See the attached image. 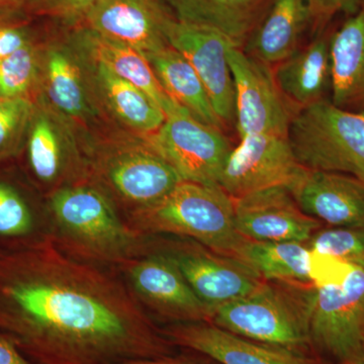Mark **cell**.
I'll use <instances>...</instances> for the list:
<instances>
[{
	"mask_svg": "<svg viewBox=\"0 0 364 364\" xmlns=\"http://www.w3.org/2000/svg\"><path fill=\"white\" fill-rule=\"evenodd\" d=\"M308 246L311 250L364 267V224L318 229Z\"/></svg>",
	"mask_w": 364,
	"mask_h": 364,
	"instance_id": "4dcf8cb0",
	"label": "cell"
},
{
	"mask_svg": "<svg viewBox=\"0 0 364 364\" xmlns=\"http://www.w3.org/2000/svg\"><path fill=\"white\" fill-rule=\"evenodd\" d=\"M124 221L145 236L191 239L236 258L248 240L237 230L233 198L219 186L182 181L160 202L132 213Z\"/></svg>",
	"mask_w": 364,
	"mask_h": 364,
	"instance_id": "3957f363",
	"label": "cell"
},
{
	"mask_svg": "<svg viewBox=\"0 0 364 364\" xmlns=\"http://www.w3.org/2000/svg\"><path fill=\"white\" fill-rule=\"evenodd\" d=\"M145 56L163 90L174 102L198 121L224 130L203 81L183 55L168 46Z\"/></svg>",
	"mask_w": 364,
	"mask_h": 364,
	"instance_id": "484cf974",
	"label": "cell"
},
{
	"mask_svg": "<svg viewBox=\"0 0 364 364\" xmlns=\"http://www.w3.org/2000/svg\"><path fill=\"white\" fill-rule=\"evenodd\" d=\"M88 59L95 90L105 111L140 135L150 136L161 128L166 114L152 98L102 64L92 61L90 57Z\"/></svg>",
	"mask_w": 364,
	"mask_h": 364,
	"instance_id": "d4e9b609",
	"label": "cell"
},
{
	"mask_svg": "<svg viewBox=\"0 0 364 364\" xmlns=\"http://www.w3.org/2000/svg\"><path fill=\"white\" fill-rule=\"evenodd\" d=\"M26 11L0 13V60L36 40Z\"/></svg>",
	"mask_w": 364,
	"mask_h": 364,
	"instance_id": "1f68e13d",
	"label": "cell"
},
{
	"mask_svg": "<svg viewBox=\"0 0 364 364\" xmlns=\"http://www.w3.org/2000/svg\"><path fill=\"white\" fill-rule=\"evenodd\" d=\"M234 203L237 230L248 240L308 243L322 226L301 210L284 186L254 191Z\"/></svg>",
	"mask_w": 364,
	"mask_h": 364,
	"instance_id": "e0dca14e",
	"label": "cell"
},
{
	"mask_svg": "<svg viewBox=\"0 0 364 364\" xmlns=\"http://www.w3.org/2000/svg\"><path fill=\"white\" fill-rule=\"evenodd\" d=\"M306 215L331 227L364 224V182L337 172L306 168L289 186Z\"/></svg>",
	"mask_w": 364,
	"mask_h": 364,
	"instance_id": "d6986e66",
	"label": "cell"
},
{
	"mask_svg": "<svg viewBox=\"0 0 364 364\" xmlns=\"http://www.w3.org/2000/svg\"><path fill=\"white\" fill-rule=\"evenodd\" d=\"M98 0H28L30 14L50 16L71 23H83Z\"/></svg>",
	"mask_w": 364,
	"mask_h": 364,
	"instance_id": "d6a6232c",
	"label": "cell"
},
{
	"mask_svg": "<svg viewBox=\"0 0 364 364\" xmlns=\"http://www.w3.org/2000/svg\"><path fill=\"white\" fill-rule=\"evenodd\" d=\"M311 21L308 0H272L243 51L268 66H277L298 51Z\"/></svg>",
	"mask_w": 364,
	"mask_h": 364,
	"instance_id": "7402d4cb",
	"label": "cell"
},
{
	"mask_svg": "<svg viewBox=\"0 0 364 364\" xmlns=\"http://www.w3.org/2000/svg\"><path fill=\"white\" fill-rule=\"evenodd\" d=\"M146 141L176 170L183 181L219 186L233 150L222 130L198 121L183 107L166 114L161 128Z\"/></svg>",
	"mask_w": 364,
	"mask_h": 364,
	"instance_id": "9c48e42d",
	"label": "cell"
},
{
	"mask_svg": "<svg viewBox=\"0 0 364 364\" xmlns=\"http://www.w3.org/2000/svg\"><path fill=\"white\" fill-rule=\"evenodd\" d=\"M172 18L163 0H98L83 26L147 55L168 47Z\"/></svg>",
	"mask_w": 364,
	"mask_h": 364,
	"instance_id": "ac0fdd59",
	"label": "cell"
},
{
	"mask_svg": "<svg viewBox=\"0 0 364 364\" xmlns=\"http://www.w3.org/2000/svg\"><path fill=\"white\" fill-rule=\"evenodd\" d=\"M310 335L315 353L332 364L364 355V267L354 265L340 284L315 287Z\"/></svg>",
	"mask_w": 364,
	"mask_h": 364,
	"instance_id": "ba28073f",
	"label": "cell"
},
{
	"mask_svg": "<svg viewBox=\"0 0 364 364\" xmlns=\"http://www.w3.org/2000/svg\"><path fill=\"white\" fill-rule=\"evenodd\" d=\"M314 23H324L340 13H356L364 0H308Z\"/></svg>",
	"mask_w": 364,
	"mask_h": 364,
	"instance_id": "e575fe53",
	"label": "cell"
},
{
	"mask_svg": "<svg viewBox=\"0 0 364 364\" xmlns=\"http://www.w3.org/2000/svg\"><path fill=\"white\" fill-rule=\"evenodd\" d=\"M28 0H0V13L26 11Z\"/></svg>",
	"mask_w": 364,
	"mask_h": 364,
	"instance_id": "74e56055",
	"label": "cell"
},
{
	"mask_svg": "<svg viewBox=\"0 0 364 364\" xmlns=\"http://www.w3.org/2000/svg\"><path fill=\"white\" fill-rule=\"evenodd\" d=\"M43 44L37 40L0 60V95L2 98L35 100L40 87Z\"/></svg>",
	"mask_w": 364,
	"mask_h": 364,
	"instance_id": "f1b7e54d",
	"label": "cell"
},
{
	"mask_svg": "<svg viewBox=\"0 0 364 364\" xmlns=\"http://www.w3.org/2000/svg\"><path fill=\"white\" fill-rule=\"evenodd\" d=\"M0 332L37 364H117L176 353L119 273L52 238L0 252Z\"/></svg>",
	"mask_w": 364,
	"mask_h": 364,
	"instance_id": "6da1fadb",
	"label": "cell"
},
{
	"mask_svg": "<svg viewBox=\"0 0 364 364\" xmlns=\"http://www.w3.org/2000/svg\"><path fill=\"white\" fill-rule=\"evenodd\" d=\"M287 138L306 168L347 174L364 182V114L321 100L294 114Z\"/></svg>",
	"mask_w": 364,
	"mask_h": 364,
	"instance_id": "8992f818",
	"label": "cell"
},
{
	"mask_svg": "<svg viewBox=\"0 0 364 364\" xmlns=\"http://www.w3.org/2000/svg\"><path fill=\"white\" fill-rule=\"evenodd\" d=\"M161 331L174 346L198 352L219 364H332L321 356L244 338L210 322L169 324Z\"/></svg>",
	"mask_w": 364,
	"mask_h": 364,
	"instance_id": "2e32d148",
	"label": "cell"
},
{
	"mask_svg": "<svg viewBox=\"0 0 364 364\" xmlns=\"http://www.w3.org/2000/svg\"><path fill=\"white\" fill-rule=\"evenodd\" d=\"M87 164L90 178L124 217L160 202L183 181L145 139L105 143L88 155Z\"/></svg>",
	"mask_w": 364,
	"mask_h": 364,
	"instance_id": "5b68a950",
	"label": "cell"
},
{
	"mask_svg": "<svg viewBox=\"0 0 364 364\" xmlns=\"http://www.w3.org/2000/svg\"><path fill=\"white\" fill-rule=\"evenodd\" d=\"M35 107L30 98L0 100V163L16 157L26 145Z\"/></svg>",
	"mask_w": 364,
	"mask_h": 364,
	"instance_id": "f546056e",
	"label": "cell"
},
{
	"mask_svg": "<svg viewBox=\"0 0 364 364\" xmlns=\"http://www.w3.org/2000/svg\"><path fill=\"white\" fill-rule=\"evenodd\" d=\"M0 364H37L18 348L13 340L0 332Z\"/></svg>",
	"mask_w": 364,
	"mask_h": 364,
	"instance_id": "8d00e7d4",
	"label": "cell"
},
{
	"mask_svg": "<svg viewBox=\"0 0 364 364\" xmlns=\"http://www.w3.org/2000/svg\"><path fill=\"white\" fill-rule=\"evenodd\" d=\"M193 354H170V355L161 356L155 358L131 359L117 364H215L208 356L198 352L191 351Z\"/></svg>",
	"mask_w": 364,
	"mask_h": 364,
	"instance_id": "d590c367",
	"label": "cell"
},
{
	"mask_svg": "<svg viewBox=\"0 0 364 364\" xmlns=\"http://www.w3.org/2000/svg\"><path fill=\"white\" fill-rule=\"evenodd\" d=\"M1 98H2V97H1V95H0V100H1Z\"/></svg>",
	"mask_w": 364,
	"mask_h": 364,
	"instance_id": "ab89813d",
	"label": "cell"
},
{
	"mask_svg": "<svg viewBox=\"0 0 364 364\" xmlns=\"http://www.w3.org/2000/svg\"><path fill=\"white\" fill-rule=\"evenodd\" d=\"M40 88L42 100L66 121L87 126L102 114L90 59L73 37L43 45Z\"/></svg>",
	"mask_w": 364,
	"mask_h": 364,
	"instance_id": "8fae6325",
	"label": "cell"
},
{
	"mask_svg": "<svg viewBox=\"0 0 364 364\" xmlns=\"http://www.w3.org/2000/svg\"><path fill=\"white\" fill-rule=\"evenodd\" d=\"M167 43L183 55L203 81L225 129L236 128V91L228 52L236 47L226 36L205 26L172 18L166 26Z\"/></svg>",
	"mask_w": 364,
	"mask_h": 364,
	"instance_id": "5bb4252c",
	"label": "cell"
},
{
	"mask_svg": "<svg viewBox=\"0 0 364 364\" xmlns=\"http://www.w3.org/2000/svg\"><path fill=\"white\" fill-rule=\"evenodd\" d=\"M52 238L47 210H39L20 188L0 178V252Z\"/></svg>",
	"mask_w": 364,
	"mask_h": 364,
	"instance_id": "4316f807",
	"label": "cell"
},
{
	"mask_svg": "<svg viewBox=\"0 0 364 364\" xmlns=\"http://www.w3.org/2000/svg\"><path fill=\"white\" fill-rule=\"evenodd\" d=\"M72 37L92 61L102 64L119 77L140 88L161 107L165 114L181 107L163 90L142 52L107 39L85 26L77 28Z\"/></svg>",
	"mask_w": 364,
	"mask_h": 364,
	"instance_id": "603a6c76",
	"label": "cell"
},
{
	"mask_svg": "<svg viewBox=\"0 0 364 364\" xmlns=\"http://www.w3.org/2000/svg\"><path fill=\"white\" fill-rule=\"evenodd\" d=\"M176 21L205 26L243 49L272 0H163Z\"/></svg>",
	"mask_w": 364,
	"mask_h": 364,
	"instance_id": "44dd1931",
	"label": "cell"
},
{
	"mask_svg": "<svg viewBox=\"0 0 364 364\" xmlns=\"http://www.w3.org/2000/svg\"><path fill=\"white\" fill-rule=\"evenodd\" d=\"M46 210L53 241L76 259L114 269L149 253L150 236L132 229L90 177L50 193Z\"/></svg>",
	"mask_w": 364,
	"mask_h": 364,
	"instance_id": "7a4b0ae2",
	"label": "cell"
},
{
	"mask_svg": "<svg viewBox=\"0 0 364 364\" xmlns=\"http://www.w3.org/2000/svg\"><path fill=\"white\" fill-rule=\"evenodd\" d=\"M350 364H364V355L361 356L360 358L356 359L355 361Z\"/></svg>",
	"mask_w": 364,
	"mask_h": 364,
	"instance_id": "f35d334b",
	"label": "cell"
},
{
	"mask_svg": "<svg viewBox=\"0 0 364 364\" xmlns=\"http://www.w3.org/2000/svg\"><path fill=\"white\" fill-rule=\"evenodd\" d=\"M314 291L313 284L265 282L249 296L215 309L210 323L244 338L317 355L310 335Z\"/></svg>",
	"mask_w": 364,
	"mask_h": 364,
	"instance_id": "277c9868",
	"label": "cell"
},
{
	"mask_svg": "<svg viewBox=\"0 0 364 364\" xmlns=\"http://www.w3.org/2000/svg\"><path fill=\"white\" fill-rule=\"evenodd\" d=\"M44 100H36L26 138L28 166L33 181L52 191L88 178L87 159L71 138L67 122Z\"/></svg>",
	"mask_w": 364,
	"mask_h": 364,
	"instance_id": "9a60e30c",
	"label": "cell"
},
{
	"mask_svg": "<svg viewBox=\"0 0 364 364\" xmlns=\"http://www.w3.org/2000/svg\"><path fill=\"white\" fill-rule=\"evenodd\" d=\"M273 75L280 92L298 111L324 100L331 88L330 40L318 38L299 48L274 66Z\"/></svg>",
	"mask_w": 364,
	"mask_h": 364,
	"instance_id": "cb8c5ba5",
	"label": "cell"
},
{
	"mask_svg": "<svg viewBox=\"0 0 364 364\" xmlns=\"http://www.w3.org/2000/svg\"><path fill=\"white\" fill-rule=\"evenodd\" d=\"M331 102L364 114V6L330 39Z\"/></svg>",
	"mask_w": 364,
	"mask_h": 364,
	"instance_id": "ffe728a7",
	"label": "cell"
},
{
	"mask_svg": "<svg viewBox=\"0 0 364 364\" xmlns=\"http://www.w3.org/2000/svg\"><path fill=\"white\" fill-rule=\"evenodd\" d=\"M304 169L287 136L249 135L230 153L219 186L236 200L273 186L289 188Z\"/></svg>",
	"mask_w": 364,
	"mask_h": 364,
	"instance_id": "4fadbf2b",
	"label": "cell"
},
{
	"mask_svg": "<svg viewBox=\"0 0 364 364\" xmlns=\"http://www.w3.org/2000/svg\"><path fill=\"white\" fill-rule=\"evenodd\" d=\"M353 267L328 254L310 251L309 272L311 282L316 287L340 284Z\"/></svg>",
	"mask_w": 364,
	"mask_h": 364,
	"instance_id": "836d02e7",
	"label": "cell"
},
{
	"mask_svg": "<svg viewBox=\"0 0 364 364\" xmlns=\"http://www.w3.org/2000/svg\"><path fill=\"white\" fill-rule=\"evenodd\" d=\"M310 251L308 243L301 242L247 240L237 258L247 263L267 282L311 286Z\"/></svg>",
	"mask_w": 364,
	"mask_h": 364,
	"instance_id": "83f0119b",
	"label": "cell"
},
{
	"mask_svg": "<svg viewBox=\"0 0 364 364\" xmlns=\"http://www.w3.org/2000/svg\"><path fill=\"white\" fill-rule=\"evenodd\" d=\"M149 253L171 261L212 316L215 309L249 296L267 282L244 261L215 252L191 239L150 236Z\"/></svg>",
	"mask_w": 364,
	"mask_h": 364,
	"instance_id": "52a82bcc",
	"label": "cell"
},
{
	"mask_svg": "<svg viewBox=\"0 0 364 364\" xmlns=\"http://www.w3.org/2000/svg\"><path fill=\"white\" fill-rule=\"evenodd\" d=\"M236 91V130L239 138L256 134L287 136L296 112L275 82L272 67L238 47L228 52Z\"/></svg>",
	"mask_w": 364,
	"mask_h": 364,
	"instance_id": "7c38bea8",
	"label": "cell"
},
{
	"mask_svg": "<svg viewBox=\"0 0 364 364\" xmlns=\"http://www.w3.org/2000/svg\"><path fill=\"white\" fill-rule=\"evenodd\" d=\"M144 310L169 322H210L212 314L178 268L158 253L126 261L114 268Z\"/></svg>",
	"mask_w": 364,
	"mask_h": 364,
	"instance_id": "30bf717a",
	"label": "cell"
}]
</instances>
